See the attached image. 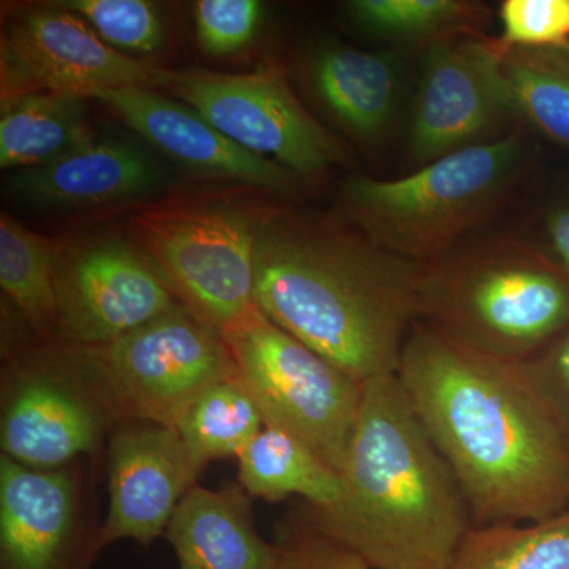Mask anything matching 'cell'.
<instances>
[{
	"label": "cell",
	"instance_id": "cell-1",
	"mask_svg": "<svg viewBox=\"0 0 569 569\" xmlns=\"http://www.w3.org/2000/svg\"><path fill=\"white\" fill-rule=\"evenodd\" d=\"M397 377L459 482L473 527L568 511L569 430L526 362L418 321Z\"/></svg>",
	"mask_w": 569,
	"mask_h": 569
},
{
	"label": "cell",
	"instance_id": "cell-2",
	"mask_svg": "<svg viewBox=\"0 0 569 569\" xmlns=\"http://www.w3.org/2000/svg\"><path fill=\"white\" fill-rule=\"evenodd\" d=\"M422 272L358 228L287 213H264L254 244L257 306L362 385L399 370Z\"/></svg>",
	"mask_w": 569,
	"mask_h": 569
},
{
	"label": "cell",
	"instance_id": "cell-3",
	"mask_svg": "<svg viewBox=\"0 0 569 569\" xmlns=\"http://www.w3.org/2000/svg\"><path fill=\"white\" fill-rule=\"evenodd\" d=\"M331 508L301 503L306 518L373 569H448L470 509L399 377L365 383Z\"/></svg>",
	"mask_w": 569,
	"mask_h": 569
},
{
	"label": "cell",
	"instance_id": "cell-4",
	"mask_svg": "<svg viewBox=\"0 0 569 569\" xmlns=\"http://www.w3.org/2000/svg\"><path fill=\"white\" fill-rule=\"evenodd\" d=\"M419 307L452 339L529 362L569 323V279L518 239H490L425 264Z\"/></svg>",
	"mask_w": 569,
	"mask_h": 569
},
{
	"label": "cell",
	"instance_id": "cell-5",
	"mask_svg": "<svg viewBox=\"0 0 569 569\" xmlns=\"http://www.w3.org/2000/svg\"><path fill=\"white\" fill-rule=\"evenodd\" d=\"M526 159L520 129L441 157L399 179L353 178L343 189L351 222L388 252L419 264L447 257L515 190Z\"/></svg>",
	"mask_w": 569,
	"mask_h": 569
},
{
	"label": "cell",
	"instance_id": "cell-6",
	"mask_svg": "<svg viewBox=\"0 0 569 569\" xmlns=\"http://www.w3.org/2000/svg\"><path fill=\"white\" fill-rule=\"evenodd\" d=\"M266 212L228 197H182L130 217L137 246L174 298L220 337L257 309L254 244Z\"/></svg>",
	"mask_w": 569,
	"mask_h": 569
},
{
	"label": "cell",
	"instance_id": "cell-7",
	"mask_svg": "<svg viewBox=\"0 0 569 569\" xmlns=\"http://www.w3.org/2000/svg\"><path fill=\"white\" fill-rule=\"evenodd\" d=\"M119 425L88 348L37 339L3 351L0 447L7 458L37 470L103 459Z\"/></svg>",
	"mask_w": 569,
	"mask_h": 569
},
{
	"label": "cell",
	"instance_id": "cell-8",
	"mask_svg": "<svg viewBox=\"0 0 569 569\" xmlns=\"http://www.w3.org/2000/svg\"><path fill=\"white\" fill-rule=\"evenodd\" d=\"M223 340L264 426L298 438L340 477L365 385L288 335L260 307Z\"/></svg>",
	"mask_w": 569,
	"mask_h": 569
},
{
	"label": "cell",
	"instance_id": "cell-9",
	"mask_svg": "<svg viewBox=\"0 0 569 569\" xmlns=\"http://www.w3.org/2000/svg\"><path fill=\"white\" fill-rule=\"evenodd\" d=\"M119 421L174 427L220 381L234 376L222 337L179 302L102 347H86Z\"/></svg>",
	"mask_w": 569,
	"mask_h": 569
},
{
	"label": "cell",
	"instance_id": "cell-10",
	"mask_svg": "<svg viewBox=\"0 0 569 569\" xmlns=\"http://www.w3.org/2000/svg\"><path fill=\"white\" fill-rule=\"evenodd\" d=\"M159 88L174 93L246 151L313 179L347 162L346 144L306 110L287 71L266 62L249 73L162 70Z\"/></svg>",
	"mask_w": 569,
	"mask_h": 569
},
{
	"label": "cell",
	"instance_id": "cell-11",
	"mask_svg": "<svg viewBox=\"0 0 569 569\" xmlns=\"http://www.w3.org/2000/svg\"><path fill=\"white\" fill-rule=\"evenodd\" d=\"M102 459L37 470L0 455V569H93L102 546Z\"/></svg>",
	"mask_w": 569,
	"mask_h": 569
},
{
	"label": "cell",
	"instance_id": "cell-12",
	"mask_svg": "<svg viewBox=\"0 0 569 569\" xmlns=\"http://www.w3.org/2000/svg\"><path fill=\"white\" fill-rule=\"evenodd\" d=\"M518 119L497 39L458 37L425 50L408 132L418 168L498 140Z\"/></svg>",
	"mask_w": 569,
	"mask_h": 569
},
{
	"label": "cell",
	"instance_id": "cell-13",
	"mask_svg": "<svg viewBox=\"0 0 569 569\" xmlns=\"http://www.w3.org/2000/svg\"><path fill=\"white\" fill-rule=\"evenodd\" d=\"M2 99L29 92L91 99L111 89H159L162 70L104 43L63 7L22 11L7 24L0 47Z\"/></svg>",
	"mask_w": 569,
	"mask_h": 569
},
{
	"label": "cell",
	"instance_id": "cell-14",
	"mask_svg": "<svg viewBox=\"0 0 569 569\" xmlns=\"http://www.w3.org/2000/svg\"><path fill=\"white\" fill-rule=\"evenodd\" d=\"M59 342L102 347L179 305L140 249L102 239L58 250Z\"/></svg>",
	"mask_w": 569,
	"mask_h": 569
},
{
	"label": "cell",
	"instance_id": "cell-15",
	"mask_svg": "<svg viewBox=\"0 0 569 569\" xmlns=\"http://www.w3.org/2000/svg\"><path fill=\"white\" fill-rule=\"evenodd\" d=\"M108 511L102 523L103 549L133 541L142 549L167 533L183 496L198 485V468L173 427L122 422L104 448Z\"/></svg>",
	"mask_w": 569,
	"mask_h": 569
},
{
	"label": "cell",
	"instance_id": "cell-16",
	"mask_svg": "<svg viewBox=\"0 0 569 569\" xmlns=\"http://www.w3.org/2000/svg\"><path fill=\"white\" fill-rule=\"evenodd\" d=\"M91 99L107 104L133 132L194 173L279 193L291 192L298 183L288 168L246 151L192 108L153 89H111Z\"/></svg>",
	"mask_w": 569,
	"mask_h": 569
},
{
	"label": "cell",
	"instance_id": "cell-17",
	"mask_svg": "<svg viewBox=\"0 0 569 569\" xmlns=\"http://www.w3.org/2000/svg\"><path fill=\"white\" fill-rule=\"evenodd\" d=\"M163 174L132 141L92 138L59 159L11 176L18 200L47 209L122 203L152 192Z\"/></svg>",
	"mask_w": 569,
	"mask_h": 569
},
{
	"label": "cell",
	"instance_id": "cell-18",
	"mask_svg": "<svg viewBox=\"0 0 569 569\" xmlns=\"http://www.w3.org/2000/svg\"><path fill=\"white\" fill-rule=\"evenodd\" d=\"M164 538L179 569H280L276 545L254 529L252 497L239 482L217 489L194 485Z\"/></svg>",
	"mask_w": 569,
	"mask_h": 569
},
{
	"label": "cell",
	"instance_id": "cell-19",
	"mask_svg": "<svg viewBox=\"0 0 569 569\" xmlns=\"http://www.w3.org/2000/svg\"><path fill=\"white\" fill-rule=\"evenodd\" d=\"M310 78L326 111L355 140L377 142L391 129L400 97L396 51L323 48L313 58Z\"/></svg>",
	"mask_w": 569,
	"mask_h": 569
},
{
	"label": "cell",
	"instance_id": "cell-20",
	"mask_svg": "<svg viewBox=\"0 0 569 569\" xmlns=\"http://www.w3.org/2000/svg\"><path fill=\"white\" fill-rule=\"evenodd\" d=\"M96 138L84 99L29 92L0 104V167L28 170L59 159Z\"/></svg>",
	"mask_w": 569,
	"mask_h": 569
},
{
	"label": "cell",
	"instance_id": "cell-21",
	"mask_svg": "<svg viewBox=\"0 0 569 569\" xmlns=\"http://www.w3.org/2000/svg\"><path fill=\"white\" fill-rule=\"evenodd\" d=\"M238 482L252 498L277 503L301 497L316 509L339 500L340 477L298 438L264 426L238 456Z\"/></svg>",
	"mask_w": 569,
	"mask_h": 569
},
{
	"label": "cell",
	"instance_id": "cell-22",
	"mask_svg": "<svg viewBox=\"0 0 569 569\" xmlns=\"http://www.w3.org/2000/svg\"><path fill=\"white\" fill-rule=\"evenodd\" d=\"M58 247L7 212L0 216V284L41 342L58 343Z\"/></svg>",
	"mask_w": 569,
	"mask_h": 569
},
{
	"label": "cell",
	"instance_id": "cell-23",
	"mask_svg": "<svg viewBox=\"0 0 569 569\" xmlns=\"http://www.w3.org/2000/svg\"><path fill=\"white\" fill-rule=\"evenodd\" d=\"M347 11L378 39L425 50L458 37L479 36L488 18L486 6L468 0H353Z\"/></svg>",
	"mask_w": 569,
	"mask_h": 569
},
{
	"label": "cell",
	"instance_id": "cell-24",
	"mask_svg": "<svg viewBox=\"0 0 569 569\" xmlns=\"http://www.w3.org/2000/svg\"><path fill=\"white\" fill-rule=\"evenodd\" d=\"M448 569H569V509L539 522L471 527Z\"/></svg>",
	"mask_w": 569,
	"mask_h": 569
},
{
	"label": "cell",
	"instance_id": "cell-25",
	"mask_svg": "<svg viewBox=\"0 0 569 569\" xmlns=\"http://www.w3.org/2000/svg\"><path fill=\"white\" fill-rule=\"evenodd\" d=\"M501 63L518 118L569 148V41L548 48H501Z\"/></svg>",
	"mask_w": 569,
	"mask_h": 569
},
{
	"label": "cell",
	"instance_id": "cell-26",
	"mask_svg": "<svg viewBox=\"0 0 569 569\" xmlns=\"http://www.w3.org/2000/svg\"><path fill=\"white\" fill-rule=\"evenodd\" d=\"M263 427L257 403L233 376L208 389L174 429L193 462L204 470L213 460L236 459Z\"/></svg>",
	"mask_w": 569,
	"mask_h": 569
},
{
	"label": "cell",
	"instance_id": "cell-27",
	"mask_svg": "<svg viewBox=\"0 0 569 569\" xmlns=\"http://www.w3.org/2000/svg\"><path fill=\"white\" fill-rule=\"evenodd\" d=\"M59 6L81 17L114 50L148 54L162 47V20L144 0H67Z\"/></svg>",
	"mask_w": 569,
	"mask_h": 569
},
{
	"label": "cell",
	"instance_id": "cell-28",
	"mask_svg": "<svg viewBox=\"0 0 569 569\" xmlns=\"http://www.w3.org/2000/svg\"><path fill=\"white\" fill-rule=\"evenodd\" d=\"M272 542L280 569H373L355 550L313 527L301 505L277 522Z\"/></svg>",
	"mask_w": 569,
	"mask_h": 569
},
{
	"label": "cell",
	"instance_id": "cell-29",
	"mask_svg": "<svg viewBox=\"0 0 569 569\" xmlns=\"http://www.w3.org/2000/svg\"><path fill=\"white\" fill-rule=\"evenodd\" d=\"M500 20L503 33L497 41L503 50L569 41V0H505Z\"/></svg>",
	"mask_w": 569,
	"mask_h": 569
},
{
	"label": "cell",
	"instance_id": "cell-30",
	"mask_svg": "<svg viewBox=\"0 0 569 569\" xmlns=\"http://www.w3.org/2000/svg\"><path fill=\"white\" fill-rule=\"evenodd\" d=\"M261 11L257 0H201L194 7L198 41L211 54L241 50L253 39Z\"/></svg>",
	"mask_w": 569,
	"mask_h": 569
},
{
	"label": "cell",
	"instance_id": "cell-31",
	"mask_svg": "<svg viewBox=\"0 0 569 569\" xmlns=\"http://www.w3.org/2000/svg\"><path fill=\"white\" fill-rule=\"evenodd\" d=\"M526 365L529 366L538 387L563 419L569 410V332L556 346L539 351Z\"/></svg>",
	"mask_w": 569,
	"mask_h": 569
},
{
	"label": "cell",
	"instance_id": "cell-32",
	"mask_svg": "<svg viewBox=\"0 0 569 569\" xmlns=\"http://www.w3.org/2000/svg\"><path fill=\"white\" fill-rule=\"evenodd\" d=\"M546 228L553 253L569 277V204L553 209L546 220Z\"/></svg>",
	"mask_w": 569,
	"mask_h": 569
}]
</instances>
